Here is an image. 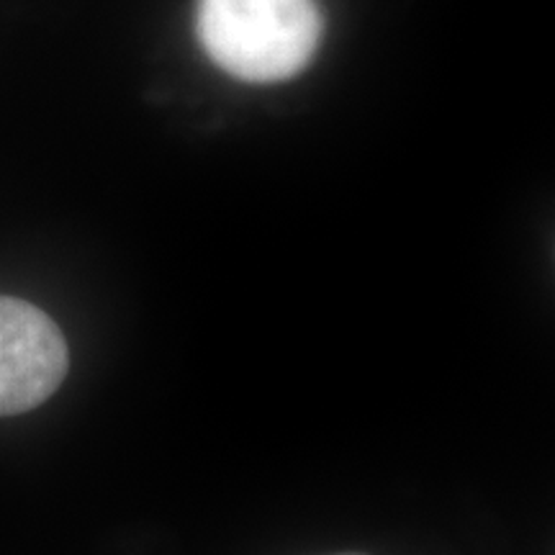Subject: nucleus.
I'll list each match as a JSON object with an SVG mask.
<instances>
[{"instance_id": "3", "label": "nucleus", "mask_w": 555, "mask_h": 555, "mask_svg": "<svg viewBox=\"0 0 555 555\" xmlns=\"http://www.w3.org/2000/svg\"><path fill=\"white\" fill-rule=\"evenodd\" d=\"M339 555H363V553H339Z\"/></svg>"}, {"instance_id": "1", "label": "nucleus", "mask_w": 555, "mask_h": 555, "mask_svg": "<svg viewBox=\"0 0 555 555\" xmlns=\"http://www.w3.org/2000/svg\"><path fill=\"white\" fill-rule=\"evenodd\" d=\"M208 57L247 82H281L309 65L322 41L317 0H198Z\"/></svg>"}, {"instance_id": "2", "label": "nucleus", "mask_w": 555, "mask_h": 555, "mask_svg": "<svg viewBox=\"0 0 555 555\" xmlns=\"http://www.w3.org/2000/svg\"><path fill=\"white\" fill-rule=\"evenodd\" d=\"M67 367L69 350L57 322L24 298L0 296V416L44 404Z\"/></svg>"}]
</instances>
